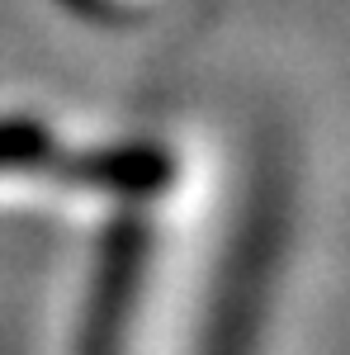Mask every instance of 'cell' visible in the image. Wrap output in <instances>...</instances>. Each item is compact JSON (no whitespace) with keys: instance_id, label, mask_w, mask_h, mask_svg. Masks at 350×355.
I'll return each instance as SVG.
<instances>
[{"instance_id":"6da1fadb","label":"cell","mask_w":350,"mask_h":355,"mask_svg":"<svg viewBox=\"0 0 350 355\" xmlns=\"http://www.w3.org/2000/svg\"><path fill=\"white\" fill-rule=\"evenodd\" d=\"M128 279H133V246L123 242L114 251V261H105V279L95 289L85 355H119V346H123V318H128Z\"/></svg>"},{"instance_id":"7a4b0ae2","label":"cell","mask_w":350,"mask_h":355,"mask_svg":"<svg viewBox=\"0 0 350 355\" xmlns=\"http://www.w3.org/2000/svg\"><path fill=\"white\" fill-rule=\"evenodd\" d=\"M53 162V142L43 128L28 123H0V171H38Z\"/></svg>"}]
</instances>
